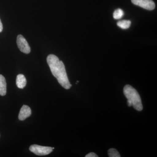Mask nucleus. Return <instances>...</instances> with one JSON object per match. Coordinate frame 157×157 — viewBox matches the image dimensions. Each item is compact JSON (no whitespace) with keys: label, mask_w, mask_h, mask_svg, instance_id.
<instances>
[{"label":"nucleus","mask_w":157,"mask_h":157,"mask_svg":"<svg viewBox=\"0 0 157 157\" xmlns=\"http://www.w3.org/2000/svg\"><path fill=\"white\" fill-rule=\"evenodd\" d=\"M30 151L37 155H46L49 154L53 151V147L42 146L37 144L32 145L29 147Z\"/></svg>","instance_id":"nucleus-3"},{"label":"nucleus","mask_w":157,"mask_h":157,"mask_svg":"<svg viewBox=\"0 0 157 157\" xmlns=\"http://www.w3.org/2000/svg\"><path fill=\"white\" fill-rule=\"evenodd\" d=\"M7 92V83L6 78L0 74V95L5 96Z\"/></svg>","instance_id":"nucleus-8"},{"label":"nucleus","mask_w":157,"mask_h":157,"mask_svg":"<svg viewBox=\"0 0 157 157\" xmlns=\"http://www.w3.org/2000/svg\"><path fill=\"white\" fill-rule=\"evenodd\" d=\"M26 79L23 74H18L16 77V83L17 87L19 89H23L26 85Z\"/></svg>","instance_id":"nucleus-7"},{"label":"nucleus","mask_w":157,"mask_h":157,"mask_svg":"<svg viewBox=\"0 0 157 157\" xmlns=\"http://www.w3.org/2000/svg\"><path fill=\"white\" fill-rule=\"evenodd\" d=\"M132 2L136 6L150 11L154 10L155 6L152 0H132Z\"/></svg>","instance_id":"nucleus-5"},{"label":"nucleus","mask_w":157,"mask_h":157,"mask_svg":"<svg viewBox=\"0 0 157 157\" xmlns=\"http://www.w3.org/2000/svg\"><path fill=\"white\" fill-rule=\"evenodd\" d=\"M32 114L31 108L27 105H24L20 110L18 119L19 120L24 121L30 116Z\"/></svg>","instance_id":"nucleus-6"},{"label":"nucleus","mask_w":157,"mask_h":157,"mask_svg":"<svg viewBox=\"0 0 157 157\" xmlns=\"http://www.w3.org/2000/svg\"><path fill=\"white\" fill-rule=\"evenodd\" d=\"M86 157H98V156L94 152H90L85 156Z\"/></svg>","instance_id":"nucleus-12"},{"label":"nucleus","mask_w":157,"mask_h":157,"mask_svg":"<svg viewBox=\"0 0 157 157\" xmlns=\"http://www.w3.org/2000/svg\"><path fill=\"white\" fill-rule=\"evenodd\" d=\"M17 44L18 48L21 52L26 54H29L30 52V47L27 41L22 35H19L17 36Z\"/></svg>","instance_id":"nucleus-4"},{"label":"nucleus","mask_w":157,"mask_h":157,"mask_svg":"<svg viewBox=\"0 0 157 157\" xmlns=\"http://www.w3.org/2000/svg\"><path fill=\"white\" fill-rule=\"evenodd\" d=\"M124 94L128 99V107L133 106L137 111L143 109V105L140 95L136 90L129 85H127L124 88Z\"/></svg>","instance_id":"nucleus-2"},{"label":"nucleus","mask_w":157,"mask_h":157,"mask_svg":"<svg viewBox=\"0 0 157 157\" xmlns=\"http://www.w3.org/2000/svg\"><path fill=\"white\" fill-rule=\"evenodd\" d=\"M131 25V21L129 20L121 21L117 23L118 26L124 29H128Z\"/></svg>","instance_id":"nucleus-9"},{"label":"nucleus","mask_w":157,"mask_h":157,"mask_svg":"<svg viewBox=\"0 0 157 157\" xmlns=\"http://www.w3.org/2000/svg\"><path fill=\"white\" fill-rule=\"evenodd\" d=\"M47 62L52 75L57 79L59 83L65 89H70L72 85L68 79L63 63L53 54L47 56Z\"/></svg>","instance_id":"nucleus-1"},{"label":"nucleus","mask_w":157,"mask_h":157,"mask_svg":"<svg viewBox=\"0 0 157 157\" xmlns=\"http://www.w3.org/2000/svg\"><path fill=\"white\" fill-rule=\"evenodd\" d=\"M3 30V25L2 24V21H1V19H0V33Z\"/></svg>","instance_id":"nucleus-13"},{"label":"nucleus","mask_w":157,"mask_h":157,"mask_svg":"<svg viewBox=\"0 0 157 157\" xmlns=\"http://www.w3.org/2000/svg\"><path fill=\"white\" fill-rule=\"evenodd\" d=\"M124 11L121 9H118L113 13V17L115 19H121L123 16Z\"/></svg>","instance_id":"nucleus-10"},{"label":"nucleus","mask_w":157,"mask_h":157,"mask_svg":"<svg viewBox=\"0 0 157 157\" xmlns=\"http://www.w3.org/2000/svg\"><path fill=\"white\" fill-rule=\"evenodd\" d=\"M108 155L109 157H120L119 152L115 148H110L108 151Z\"/></svg>","instance_id":"nucleus-11"}]
</instances>
